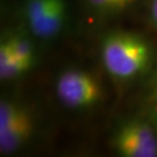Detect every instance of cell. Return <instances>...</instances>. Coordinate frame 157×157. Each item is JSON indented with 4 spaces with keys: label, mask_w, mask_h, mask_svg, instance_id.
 Instances as JSON below:
<instances>
[{
    "label": "cell",
    "mask_w": 157,
    "mask_h": 157,
    "mask_svg": "<svg viewBox=\"0 0 157 157\" xmlns=\"http://www.w3.org/2000/svg\"><path fill=\"white\" fill-rule=\"evenodd\" d=\"M7 40H8L10 44H11L12 50L14 52L15 57L29 69L32 67L34 59L33 45L29 42V40L23 37V36H20V35L12 36L11 39Z\"/></svg>",
    "instance_id": "obj_9"
},
{
    "label": "cell",
    "mask_w": 157,
    "mask_h": 157,
    "mask_svg": "<svg viewBox=\"0 0 157 157\" xmlns=\"http://www.w3.org/2000/svg\"><path fill=\"white\" fill-rule=\"evenodd\" d=\"M112 143L121 156L157 157L156 133L144 121H127L117 130Z\"/></svg>",
    "instance_id": "obj_2"
},
{
    "label": "cell",
    "mask_w": 157,
    "mask_h": 157,
    "mask_svg": "<svg viewBox=\"0 0 157 157\" xmlns=\"http://www.w3.org/2000/svg\"><path fill=\"white\" fill-rule=\"evenodd\" d=\"M101 57L105 69L112 76L127 79L140 75L148 67L151 50L137 35L115 33L104 40Z\"/></svg>",
    "instance_id": "obj_1"
},
{
    "label": "cell",
    "mask_w": 157,
    "mask_h": 157,
    "mask_svg": "<svg viewBox=\"0 0 157 157\" xmlns=\"http://www.w3.org/2000/svg\"><path fill=\"white\" fill-rule=\"evenodd\" d=\"M67 17L65 0H50L48 10L39 28L34 32V35L39 39H52L61 32L64 26Z\"/></svg>",
    "instance_id": "obj_4"
},
{
    "label": "cell",
    "mask_w": 157,
    "mask_h": 157,
    "mask_svg": "<svg viewBox=\"0 0 157 157\" xmlns=\"http://www.w3.org/2000/svg\"><path fill=\"white\" fill-rule=\"evenodd\" d=\"M151 15L155 23L157 25V0H152L151 4Z\"/></svg>",
    "instance_id": "obj_12"
},
{
    "label": "cell",
    "mask_w": 157,
    "mask_h": 157,
    "mask_svg": "<svg viewBox=\"0 0 157 157\" xmlns=\"http://www.w3.org/2000/svg\"><path fill=\"white\" fill-rule=\"evenodd\" d=\"M33 132L30 115H25L20 121L6 130L0 132V151L2 154L15 151L29 139Z\"/></svg>",
    "instance_id": "obj_5"
},
{
    "label": "cell",
    "mask_w": 157,
    "mask_h": 157,
    "mask_svg": "<svg viewBox=\"0 0 157 157\" xmlns=\"http://www.w3.org/2000/svg\"><path fill=\"white\" fill-rule=\"evenodd\" d=\"M27 114L28 113L22 107L17 106L14 102L1 101L0 104V132L12 127Z\"/></svg>",
    "instance_id": "obj_8"
},
{
    "label": "cell",
    "mask_w": 157,
    "mask_h": 157,
    "mask_svg": "<svg viewBox=\"0 0 157 157\" xmlns=\"http://www.w3.org/2000/svg\"><path fill=\"white\" fill-rule=\"evenodd\" d=\"M50 0H26L25 17L30 32L34 33L39 28L44 17Z\"/></svg>",
    "instance_id": "obj_7"
},
{
    "label": "cell",
    "mask_w": 157,
    "mask_h": 157,
    "mask_svg": "<svg viewBox=\"0 0 157 157\" xmlns=\"http://www.w3.org/2000/svg\"><path fill=\"white\" fill-rule=\"evenodd\" d=\"M97 10L105 12H119L127 8L134 0H87Z\"/></svg>",
    "instance_id": "obj_10"
},
{
    "label": "cell",
    "mask_w": 157,
    "mask_h": 157,
    "mask_svg": "<svg viewBox=\"0 0 157 157\" xmlns=\"http://www.w3.org/2000/svg\"><path fill=\"white\" fill-rule=\"evenodd\" d=\"M58 98L71 108H83L95 104L100 99L101 89L91 75L70 70L62 73L57 80Z\"/></svg>",
    "instance_id": "obj_3"
},
{
    "label": "cell",
    "mask_w": 157,
    "mask_h": 157,
    "mask_svg": "<svg viewBox=\"0 0 157 157\" xmlns=\"http://www.w3.org/2000/svg\"><path fill=\"white\" fill-rule=\"evenodd\" d=\"M151 104L152 107H154V115L157 117V85L155 86V90H154V93L151 95Z\"/></svg>",
    "instance_id": "obj_11"
},
{
    "label": "cell",
    "mask_w": 157,
    "mask_h": 157,
    "mask_svg": "<svg viewBox=\"0 0 157 157\" xmlns=\"http://www.w3.org/2000/svg\"><path fill=\"white\" fill-rule=\"evenodd\" d=\"M28 67L17 59L8 40H5L0 44V77L1 79H10L17 77L20 73L27 71Z\"/></svg>",
    "instance_id": "obj_6"
}]
</instances>
